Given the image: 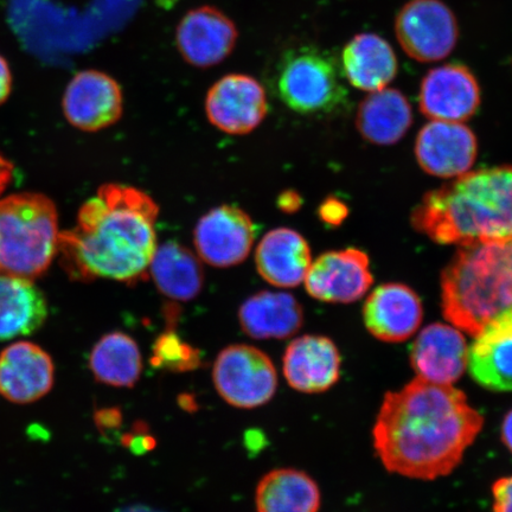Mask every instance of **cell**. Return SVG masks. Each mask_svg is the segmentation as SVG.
I'll use <instances>...</instances> for the list:
<instances>
[{"label": "cell", "mask_w": 512, "mask_h": 512, "mask_svg": "<svg viewBox=\"0 0 512 512\" xmlns=\"http://www.w3.org/2000/svg\"><path fill=\"white\" fill-rule=\"evenodd\" d=\"M373 283L368 255L356 248L320 255L305 278L307 293L330 304L357 302Z\"/></svg>", "instance_id": "8fae6325"}, {"label": "cell", "mask_w": 512, "mask_h": 512, "mask_svg": "<svg viewBox=\"0 0 512 512\" xmlns=\"http://www.w3.org/2000/svg\"><path fill=\"white\" fill-rule=\"evenodd\" d=\"M502 441L505 447L512 453V409L504 416L502 424Z\"/></svg>", "instance_id": "d590c367"}, {"label": "cell", "mask_w": 512, "mask_h": 512, "mask_svg": "<svg viewBox=\"0 0 512 512\" xmlns=\"http://www.w3.org/2000/svg\"><path fill=\"white\" fill-rule=\"evenodd\" d=\"M256 238L251 216L235 206H221L201 217L194 232L198 256L208 265L228 268L248 258Z\"/></svg>", "instance_id": "9c48e42d"}, {"label": "cell", "mask_w": 512, "mask_h": 512, "mask_svg": "<svg viewBox=\"0 0 512 512\" xmlns=\"http://www.w3.org/2000/svg\"><path fill=\"white\" fill-rule=\"evenodd\" d=\"M441 310L472 337L512 312V267L503 243L460 247L441 274Z\"/></svg>", "instance_id": "277c9868"}, {"label": "cell", "mask_w": 512, "mask_h": 512, "mask_svg": "<svg viewBox=\"0 0 512 512\" xmlns=\"http://www.w3.org/2000/svg\"><path fill=\"white\" fill-rule=\"evenodd\" d=\"M54 381V362L38 345L17 342L0 354V394L6 400L19 405L41 400Z\"/></svg>", "instance_id": "e0dca14e"}, {"label": "cell", "mask_w": 512, "mask_h": 512, "mask_svg": "<svg viewBox=\"0 0 512 512\" xmlns=\"http://www.w3.org/2000/svg\"><path fill=\"white\" fill-rule=\"evenodd\" d=\"M150 363L153 368L169 373H189L201 367L202 354L184 342L175 330L169 329L153 343Z\"/></svg>", "instance_id": "f1b7e54d"}, {"label": "cell", "mask_w": 512, "mask_h": 512, "mask_svg": "<svg viewBox=\"0 0 512 512\" xmlns=\"http://www.w3.org/2000/svg\"><path fill=\"white\" fill-rule=\"evenodd\" d=\"M348 208L337 198H328L319 207V217L330 226H339L348 216Z\"/></svg>", "instance_id": "1f68e13d"}, {"label": "cell", "mask_w": 512, "mask_h": 512, "mask_svg": "<svg viewBox=\"0 0 512 512\" xmlns=\"http://www.w3.org/2000/svg\"><path fill=\"white\" fill-rule=\"evenodd\" d=\"M395 34L409 57L437 62L456 48L459 27L456 16L441 0H411L396 16Z\"/></svg>", "instance_id": "ba28073f"}, {"label": "cell", "mask_w": 512, "mask_h": 512, "mask_svg": "<svg viewBox=\"0 0 512 512\" xmlns=\"http://www.w3.org/2000/svg\"><path fill=\"white\" fill-rule=\"evenodd\" d=\"M411 221L419 233L439 245L512 240V166L466 172L427 192Z\"/></svg>", "instance_id": "3957f363"}, {"label": "cell", "mask_w": 512, "mask_h": 512, "mask_svg": "<svg viewBox=\"0 0 512 512\" xmlns=\"http://www.w3.org/2000/svg\"><path fill=\"white\" fill-rule=\"evenodd\" d=\"M467 354V368L479 386L512 392V312L486 325Z\"/></svg>", "instance_id": "ffe728a7"}, {"label": "cell", "mask_w": 512, "mask_h": 512, "mask_svg": "<svg viewBox=\"0 0 512 512\" xmlns=\"http://www.w3.org/2000/svg\"><path fill=\"white\" fill-rule=\"evenodd\" d=\"M483 425V415L463 392L416 377L384 396L373 430L374 447L389 472L434 480L462 463Z\"/></svg>", "instance_id": "6da1fadb"}, {"label": "cell", "mask_w": 512, "mask_h": 512, "mask_svg": "<svg viewBox=\"0 0 512 512\" xmlns=\"http://www.w3.org/2000/svg\"><path fill=\"white\" fill-rule=\"evenodd\" d=\"M503 245H504L505 253H507L508 259L510 261V265L512 267V240H510L508 242H504Z\"/></svg>", "instance_id": "74e56055"}, {"label": "cell", "mask_w": 512, "mask_h": 512, "mask_svg": "<svg viewBox=\"0 0 512 512\" xmlns=\"http://www.w3.org/2000/svg\"><path fill=\"white\" fill-rule=\"evenodd\" d=\"M245 334L254 339H285L304 324L302 305L291 294L264 291L254 294L239 310Z\"/></svg>", "instance_id": "7402d4cb"}, {"label": "cell", "mask_w": 512, "mask_h": 512, "mask_svg": "<svg viewBox=\"0 0 512 512\" xmlns=\"http://www.w3.org/2000/svg\"><path fill=\"white\" fill-rule=\"evenodd\" d=\"M413 124L412 106L398 89L370 93L358 107L356 126L367 142L393 145L406 136Z\"/></svg>", "instance_id": "cb8c5ba5"}, {"label": "cell", "mask_w": 512, "mask_h": 512, "mask_svg": "<svg viewBox=\"0 0 512 512\" xmlns=\"http://www.w3.org/2000/svg\"><path fill=\"white\" fill-rule=\"evenodd\" d=\"M469 348L462 331L433 323L416 337L411 348V366L420 379L443 386L460 380L467 368Z\"/></svg>", "instance_id": "ac0fdd59"}, {"label": "cell", "mask_w": 512, "mask_h": 512, "mask_svg": "<svg viewBox=\"0 0 512 512\" xmlns=\"http://www.w3.org/2000/svg\"><path fill=\"white\" fill-rule=\"evenodd\" d=\"M424 317L418 293L405 284H383L369 294L363 318L371 335L387 343H401L420 328Z\"/></svg>", "instance_id": "2e32d148"}, {"label": "cell", "mask_w": 512, "mask_h": 512, "mask_svg": "<svg viewBox=\"0 0 512 512\" xmlns=\"http://www.w3.org/2000/svg\"><path fill=\"white\" fill-rule=\"evenodd\" d=\"M342 357L330 338L306 335L294 339L283 358L288 384L306 394L324 393L341 377Z\"/></svg>", "instance_id": "d6986e66"}, {"label": "cell", "mask_w": 512, "mask_h": 512, "mask_svg": "<svg viewBox=\"0 0 512 512\" xmlns=\"http://www.w3.org/2000/svg\"><path fill=\"white\" fill-rule=\"evenodd\" d=\"M478 153L471 128L451 121H433L416 137L415 157L420 168L440 178L459 177L469 172Z\"/></svg>", "instance_id": "5bb4252c"}, {"label": "cell", "mask_w": 512, "mask_h": 512, "mask_svg": "<svg viewBox=\"0 0 512 512\" xmlns=\"http://www.w3.org/2000/svg\"><path fill=\"white\" fill-rule=\"evenodd\" d=\"M59 219L53 201L22 192L0 201V274L34 280L59 251Z\"/></svg>", "instance_id": "5b68a950"}, {"label": "cell", "mask_w": 512, "mask_h": 512, "mask_svg": "<svg viewBox=\"0 0 512 512\" xmlns=\"http://www.w3.org/2000/svg\"><path fill=\"white\" fill-rule=\"evenodd\" d=\"M11 176L10 164L0 157V190L9 182Z\"/></svg>", "instance_id": "8d00e7d4"}, {"label": "cell", "mask_w": 512, "mask_h": 512, "mask_svg": "<svg viewBox=\"0 0 512 512\" xmlns=\"http://www.w3.org/2000/svg\"><path fill=\"white\" fill-rule=\"evenodd\" d=\"M420 111L435 121L463 123L480 106V88L476 76L463 64L448 63L428 72L421 82Z\"/></svg>", "instance_id": "4fadbf2b"}, {"label": "cell", "mask_w": 512, "mask_h": 512, "mask_svg": "<svg viewBox=\"0 0 512 512\" xmlns=\"http://www.w3.org/2000/svg\"><path fill=\"white\" fill-rule=\"evenodd\" d=\"M343 73L351 86L377 92L398 74V59L390 44L379 35L360 34L352 38L342 54Z\"/></svg>", "instance_id": "603a6c76"}, {"label": "cell", "mask_w": 512, "mask_h": 512, "mask_svg": "<svg viewBox=\"0 0 512 512\" xmlns=\"http://www.w3.org/2000/svg\"><path fill=\"white\" fill-rule=\"evenodd\" d=\"M121 443L136 454L152 451L156 446V440L149 433V428H147L144 422H137L133 430L124 435Z\"/></svg>", "instance_id": "f546056e"}, {"label": "cell", "mask_w": 512, "mask_h": 512, "mask_svg": "<svg viewBox=\"0 0 512 512\" xmlns=\"http://www.w3.org/2000/svg\"><path fill=\"white\" fill-rule=\"evenodd\" d=\"M206 112L210 123L220 131L241 136L254 131L266 118L267 95L252 76L226 75L209 89Z\"/></svg>", "instance_id": "30bf717a"}, {"label": "cell", "mask_w": 512, "mask_h": 512, "mask_svg": "<svg viewBox=\"0 0 512 512\" xmlns=\"http://www.w3.org/2000/svg\"><path fill=\"white\" fill-rule=\"evenodd\" d=\"M494 512H512V476L496 480L492 485Z\"/></svg>", "instance_id": "4dcf8cb0"}, {"label": "cell", "mask_w": 512, "mask_h": 512, "mask_svg": "<svg viewBox=\"0 0 512 512\" xmlns=\"http://www.w3.org/2000/svg\"><path fill=\"white\" fill-rule=\"evenodd\" d=\"M302 203V197L296 191H285L278 200L279 208L284 210L285 213H294L302 207Z\"/></svg>", "instance_id": "e575fe53"}, {"label": "cell", "mask_w": 512, "mask_h": 512, "mask_svg": "<svg viewBox=\"0 0 512 512\" xmlns=\"http://www.w3.org/2000/svg\"><path fill=\"white\" fill-rule=\"evenodd\" d=\"M238 37L232 19L213 6L189 11L176 31L179 53L197 68L214 67L226 60L233 53Z\"/></svg>", "instance_id": "9a60e30c"}, {"label": "cell", "mask_w": 512, "mask_h": 512, "mask_svg": "<svg viewBox=\"0 0 512 512\" xmlns=\"http://www.w3.org/2000/svg\"><path fill=\"white\" fill-rule=\"evenodd\" d=\"M47 318V299L32 280L0 274V341L34 334Z\"/></svg>", "instance_id": "d4e9b609"}, {"label": "cell", "mask_w": 512, "mask_h": 512, "mask_svg": "<svg viewBox=\"0 0 512 512\" xmlns=\"http://www.w3.org/2000/svg\"><path fill=\"white\" fill-rule=\"evenodd\" d=\"M255 264L268 284L297 287L305 280L312 264L309 243L296 230L273 229L256 248Z\"/></svg>", "instance_id": "44dd1931"}, {"label": "cell", "mask_w": 512, "mask_h": 512, "mask_svg": "<svg viewBox=\"0 0 512 512\" xmlns=\"http://www.w3.org/2000/svg\"><path fill=\"white\" fill-rule=\"evenodd\" d=\"M275 91L290 110L302 115L332 114L348 101L334 60L312 47L290 49L281 56Z\"/></svg>", "instance_id": "8992f818"}, {"label": "cell", "mask_w": 512, "mask_h": 512, "mask_svg": "<svg viewBox=\"0 0 512 512\" xmlns=\"http://www.w3.org/2000/svg\"><path fill=\"white\" fill-rule=\"evenodd\" d=\"M255 503L258 512H318L320 490L307 473L278 469L260 480Z\"/></svg>", "instance_id": "4316f807"}, {"label": "cell", "mask_w": 512, "mask_h": 512, "mask_svg": "<svg viewBox=\"0 0 512 512\" xmlns=\"http://www.w3.org/2000/svg\"><path fill=\"white\" fill-rule=\"evenodd\" d=\"M123 107L119 83L99 70L76 74L63 96V112L69 124L86 132L104 130L117 123Z\"/></svg>", "instance_id": "7c38bea8"}, {"label": "cell", "mask_w": 512, "mask_h": 512, "mask_svg": "<svg viewBox=\"0 0 512 512\" xmlns=\"http://www.w3.org/2000/svg\"><path fill=\"white\" fill-rule=\"evenodd\" d=\"M150 270L160 293L178 302H189L202 291L204 271L200 259L175 241L157 247Z\"/></svg>", "instance_id": "484cf974"}, {"label": "cell", "mask_w": 512, "mask_h": 512, "mask_svg": "<svg viewBox=\"0 0 512 512\" xmlns=\"http://www.w3.org/2000/svg\"><path fill=\"white\" fill-rule=\"evenodd\" d=\"M12 89V75L8 61L0 55V105L8 100Z\"/></svg>", "instance_id": "836d02e7"}, {"label": "cell", "mask_w": 512, "mask_h": 512, "mask_svg": "<svg viewBox=\"0 0 512 512\" xmlns=\"http://www.w3.org/2000/svg\"><path fill=\"white\" fill-rule=\"evenodd\" d=\"M89 369L95 380L106 386L133 388L143 373L138 344L124 332H110L94 345Z\"/></svg>", "instance_id": "83f0119b"}, {"label": "cell", "mask_w": 512, "mask_h": 512, "mask_svg": "<svg viewBox=\"0 0 512 512\" xmlns=\"http://www.w3.org/2000/svg\"><path fill=\"white\" fill-rule=\"evenodd\" d=\"M95 421L100 430L110 431L120 427L123 414L117 408L102 409V411L96 413Z\"/></svg>", "instance_id": "d6a6232c"}, {"label": "cell", "mask_w": 512, "mask_h": 512, "mask_svg": "<svg viewBox=\"0 0 512 512\" xmlns=\"http://www.w3.org/2000/svg\"><path fill=\"white\" fill-rule=\"evenodd\" d=\"M159 208L146 192L106 184L79 211L78 226L60 235L70 275L136 284L146 278L157 249Z\"/></svg>", "instance_id": "7a4b0ae2"}, {"label": "cell", "mask_w": 512, "mask_h": 512, "mask_svg": "<svg viewBox=\"0 0 512 512\" xmlns=\"http://www.w3.org/2000/svg\"><path fill=\"white\" fill-rule=\"evenodd\" d=\"M213 380L228 405L241 409L265 406L278 388L277 369L264 351L246 344L224 348L216 357Z\"/></svg>", "instance_id": "52a82bcc"}]
</instances>
